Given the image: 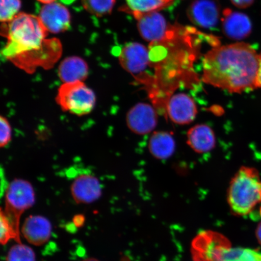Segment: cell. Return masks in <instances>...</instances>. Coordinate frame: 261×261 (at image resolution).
I'll return each instance as SVG.
<instances>
[{"label": "cell", "mask_w": 261, "mask_h": 261, "mask_svg": "<svg viewBox=\"0 0 261 261\" xmlns=\"http://www.w3.org/2000/svg\"><path fill=\"white\" fill-rule=\"evenodd\" d=\"M204 42L214 47L220 45L219 40L214 36L178 24L175 32L165 40L150 42V67L154 70L151 86L174 89L179 84L196 80L194 64L200 56Z\"/></svg>", "instance_id": "1"}, {"label": "cell", "mask_w": 261, "mask_h": 261, "mask_svg": "<svg viewBox=\"0 0 261 261\" xmlns=\"http://www.w3.org/2000/svg\"><path fill=\"white\" fill-rule=\"evenodd\" d=\"M3 31L8 42L2 55L26 73H34L39 67L50 69L61 56L60 41L46 39L48 31L38 16L19 13L5 23Z\"/></svg>", "instance_id": "2"}, {"label": "cell", "mask_w": 261, "mask_h": 261, "mask_svg": "<svg viewBox=\"0 0 261 261\" xmlns=\"http://www.w3.org/2000/svg\"><path fill=\"white\" fill-rule=\"evenodd\" d=\"M259 58L244 42L213 47L204 56L203 81L231 93L256 89Z\"/></svg>", "instance_id": "3"}, {"label": "cell", "mask_w": 261, "mask_h": 261, "mask_svg": "<svg viewBox=\"0 0 261 261\" xmlns=\"http://www.w3.org/2000/svg\"><path fill=\"white\" fill-rule=\"evenodd\" d=\"M228 202L233 213L246 216L261 204V179L258 171L243 166L231 179Z\"/></svg>", "instance_id": "4"}, {"label": "cell", "mask_w": 261, "mask_h": 261, "mask_svg": "<svg viewBox=\"0 0 261 261\" xmlns=\"http://www.w3.org/2000/svg\"><path fill=\"white\" fill-rule=\"evenodd\" d=\"M56 100L63 112L81 116L92 112L96 97L84 82L77 81L63 83L59 88Z\"/></svg>", "instance_id": "5"}, {"label": "cell", "mask_w": 261, "mask_h": 261, "mask_svg": "<svg viewBox=\"0 0 261 261\" xmlns=\"http://www.w3.org/2000/svg\"><path fill=\"white\" fill-rule=\"evenodd\" d=\"M35 202L34 188L27 180L15 179L6 189L5 208L3 211L18 233L19 234V221L22 214L32 207Z\"/></svg>", "instance_id": "6"}, {"label": "cell", "mask_w": 261, "mask_h": 261, "mask_svg": "<svg viewBox=\"0 0 261 261\" xmlns=\"http://www.w3.org/2000/svg\"><path fill=\"white\" fill-rule=\"evenodd\" d=\"M119 60L124 69L137 81L146 86L152 84L153 76L149 73L151 67L148 48L138 42L127 44L120 51Z\"/></svg>", "instance_id": "7"}, {"label": "cell", "mask_w": 261, "mask_h": 261, "mask_svg": "<svg viewBox=\"0 0 261 261\" xmlns=\"http://www.w3.org/2000/svg\"><path fill=\"white\" fill-rule=\"evenodd\" d=\"M138 27L141 37L150 42L161 41L170 36L177 24H171L159 11L147 13L140 15Z\"/></svg>", "instance_id": "8"}, {"label": "cell", "mask_w": 261, "mask_h": 261, "mask_svg": "<svg viewBox=\"0 0 261 261\" xmlns=\"http://www.w3.org/2000/svg\"><path fill=\"white\" fill-rule=\"evenodd\" d=\"M193 247L195 261H221L224 253L230 249L224 238L213 232L201 233Z\"/></svg>", "instance_id": "9"}, {"label": "cell", "mask_w": 261, "mask_h": 261, "mask_svg": "<svg viewBox=\"0 0 261 261\" xmlns=\"http://www.w3.org/2000/svg\"><path fill=\"white\" fill-rule=\"evenodd\" d=\"M165 106L169 119L178 125L192 123L198 113L193 98L186 93H177L169 96Z\"/></svg>", "instance_id": "10"}, {"label": "cell", "mask_w": 261, "mask_h": 261, "mask_svg": "<svg viewBox=\"0 0 261 261\" xmlns=\"http://www.w3.org/2000/svg\"><path fill=\"white\" fill-rule=\"evenodd\" d=\"M158 117L154 107L146 103H139L130 109L126 115V123L133 133L148 135L155 128Z\"/></svg>", "instance_id": "11"}, {"label": "cell", "mask_w": 261, "mask_h": 261, "mask_svg": "<svg viewBox=\"0 0 261 261\" xmlns=\"http://www.w3.org/2000/svg\"><path fill=\"white\" fill-rule=\"evenodd\" d=\"M188 16L192 23L204 29H214L219 23L220 7L217 0H195Z\"/></svg>", "instance_id": "12"}, {"label": "cell", "mask_w": 261, "mask_h": 261, "mask_svg": "<svg viewBox=\"0 0 261 261\" xmlns=\"http://www.w3.org/2000/svg\"><path fill=\"white\" fill-rule=\"evenodd\" d=\"M71 193L77 203L90 204L100 197L102 187L93 174L83 172L74 179L71 185Z\"/></svg>", "instance_id": "13"}, {"label": "cell", "mask_w": 261, "mask_h": 261, "mask_svg": "<svg viewBox=\"0 0 261 261\" xmlns=\"http://www.w3.org/2000/svg\"><path fill=\"white\" fill-rule=\"evenodd\" d=\"M38 17L47 31L53 34L67 31L70 25V12L60 3L54 2L42 6Z\"/></svg>", "instance_id": "14"}, {"label": "cell", "mask_w": 261, "mask_h": 261, "mask_svg": "<svg viewBox=\"0 0 261 261\" xmlns=\"http://www.w3.org/2000/svg\"><path fill=\"white\" fill-rule=\"evenodd\" d=\"M222 25L225 35L233 40H241L249 37L252 32V25L246 15L226 9L223 12Z\"/></svg>", "instance_id": "15"}, {"label": "cell", "mask_w": 261, "mask_h": 261, "mask_svg": "<svg viewBox=\"0 0 261 261\" xmlns=\"http://www.w3.org/2000/svg\"><path fill=\"white\" fill-rule=\"evenodd\" d=\"M22 233L28 242L35 246H41L50 239L51 225L46 218L31 215L26 218L22 227Z\"/></svg>", "instance_id": "16"}, {"label": "cell", "mask_w": 261, "mask_h": 261, "mask_svg": "<svg viewBox=\"0 0 261 261\" xmlns=\"http://www.w3.org/2000/svg\"><path fill=\"white\" fill-rule=\"evenodd\" d=\"M187 143L198 153L210 152L216 145V138L213 129L205 124L197 125L188 130Z\"/></svg>", "instance_id": "17"}, {"label": "cell", "mask_w": 261, "mask_h": 261, "mask_svg": "<svg viewBox=\"0 0 261 261\" xmlns=\"http://www.w3.org/2000/svg\"><path fill=\"white\" fill-rule=\"evenodd\" d=\"M89 74L86 62L77 57L65 58L60 65L58 75L63 83L84 82Z\"/></svg>", "instance_id": "18"}, {"label": "cell", "mask_w": 261, "mask_h": 261, "mask_svg": "<svg viewBox=\"0 0 261 261\" xmlns=\"http://www.w3.org/2000/svg\"><path fill=\"white\" fill-rule=\"evenodd\" d=\"M149 150L152 156L159 160H166L174 154L175 141L171 133L155 132L149 139Z\"/></svg>", "instance_id": "19"}, {"label": "cell", "mask_w": 261, "mask_h": 261, "mask_svg": "<svg viewBox=\"0 0 261 261\" xmlns=\"http://www.w3.org/2000/svg\"><path fill=\"white\" fill-rule=\"evenodd\" d=\"M128 8L136 19L147 13L159 11L168 7L174 0H125Z\"/></svg>", "instance_id": "20"}, {"label": "cell", "mask_w": 261, "mask_h": 261, "mask_svg": "<svg viewBox=\"0 0 261 261\" xmlns=\"http://www.w3.org/2000/svg\"><path fill=\"white\" fill-rule=\"evenodd\" d=\"M221 261H261V253L244 248L229 249L224 253Z\"/></svg>", "instance_id": "21"}, {"label": "cell", "mask_w": 261, "mask_h": 261, "mask_svg": "<svg viewBox=\"0 0 261 261\" xmlns=\"http://www.w3.org/2000/svg\"><path fill=\"white\" fill-rule=\"evenodd\" d=\"M82 3L87 11L100 17L112 12L115 0H82Z\"/></svg>", "instance_id": "22"}, {"label": "cell", "mask_w": 261, "mask_h": 261, "mask_svg": "<svg viewBox=\"0 0 261 261\" xmlns=\"http://www.w3.org/2000/svg\"><path fill=\"white\" fill-rule=\"evenodd\" d=\"M6 261H36V256L32 248L21 243L11 248Z\"/></svg>", "instance_id": "23"}, {"label": "cell", "mask_w": 261, "mask_h": 261, "mask_svg": "<svg viewBox=\"0 0 261 261\" xmlns=\"http://www.w3.org/2000/svg\"><path fill=\"white\" fill-rule=\"evenodd\" d=\"M21 6L20 0H1V21L6 23L12 21L19 14Z\"/></svg>", "instance_id": "24"}, {"label": "cell", "mask_w": 261, "mask_h": 261, "mask_svg": "<svg viewBox=\"0 0 261 261\" xmlns=\"http://www.w3.org/2000/svg\"><path fill=\"white\" fill-rule=\"evenodd\" d=\"M1 236H0V242L2 244L5 245L7 244L11 240H15L16 242L21 243L20 237L19 234L16 232L14 228L6 218V215L1 211Z\"/></svg>", "instance_id": "25"}, {"label": "cell", "mask_w": 261, "mask_h": 261, "mask_svg": "<svg viewBox=\"0 0 261 261\" xmlns=\"http://www.w3.org/2000/svg\"><path fill=\"white\" fill-rule=\"evenodd\" d=\"M0 129H1V136H0V146L4 148L8 145L12 139V128L8 120L2 116L0 117Z\"/></svg>", "instance_id": "26"}, {"label": "cell", "mask_w": 261, "mask_h": 261, "mask_svg": "<svg viewBox=\"0 0 261 261\" xmlns=\"http://www.w3.org/2000/svg\"><path fill=\"white\" fill-rule=\"evenodd\" d=\"M230 1L236 7L244 9L252 6L255 0H230Z\"/></svg>", "instance_id": "27"}, {"label": "cell", "mask_w": 261, "mask_h": 261, "mask_svg": "<svg viewBox=\"0 0 261 261\" xmlns=\"http://www.w3.org/2000/svg\"><path fill=\"white\" fill-rule=\"evenodd\" d=\"M256 85V88H260L261 89V54H260L259 64L258 70H257Z\"/></svg>", "instance_id": "28"}, {"label": "cell", "mask_w": 261, "mask_h": 261, "mask_svg": "<svg viewBox=\"0 0 261 261\" xmlns=\"http://www.w3.org/2000/svg\"><path fill=\"white\" fill-rule=\"evenodd\" d=\"M256 237L257 239L258 240L259 243L261 245V223L257 226L256 230Z\"/></svg>", "instance_id": "29"}, {"label": "cell", "mask_w": 261, "mask_h": 261, "mask_svg": "<svg viewBox=\"0 0 261 261\" xmlns=\"http://www.w3.org/2000/svg\"><path fill=\"white\" fill-rule=\"evenodd\" d=\"M38 1L46 5L49 4V3H54L55 2H56L57 0H38Z\"/></svg>", "instance_id": "30"}, {"label": "cell", "mask_w": 261, "mask_h": 261, "mask_svg": "<svg viewBox=\"0 0 261 261\" xmlns=\"http://www.w3.org/2000/svg\"><path fill=\"white\" fill-rule=\"evenodd\" d=\"M83 261H99V260H97L96 259H94V258H88V259H85Z\"/></svg>", "instance_id": "31"}]
</instances>
